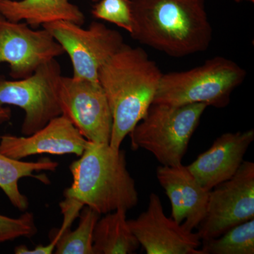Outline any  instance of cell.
<instances>
[{
  "instance_id": "6da1fadb",
  "label": "cell",
  "mask_w": 254,
  "mask_h": 254,
  "mask_svg": "<svg viewBox=\"0 0 254 254\" xmlns=\"http://www.w3.org/2000/svg\"><path fill=\"white\" fill-rule=\"evenodd\" d=\"M138 43L173 58L202 53L213 40L205 0H131Z\"/></svg>"
},
{
  "instance_id": "7a4b0ae2",
  "label": "cell",
  "mask_w": 254,
  "mask_h": 254,
  "mask_svg": "<svg viewBox=\"0 0 254 254\" xmlns=\"http://www.w3.org/2000/svg\"><path fill=\"white\" fill-rule=\"evenodd\" d=\"M161 70L141 48L124 45L98 73L113 116L110 145L120 149L125 137L153 103Z\"/></svg>"
},
{
  "instance_id": "3957f363",
  "label": "cell",
  "mask_w": 254,
  "mask_h": 254,
  "mask_svg": "<svg viewBox=\"0 0 254 254\" xmlns=\"http://www.w3.org/2000/svg\"><path fill=\"white\" fill-rule=\"evenodd\" d=\"M71 187L64 192L65 204L81 209L90 207L100 215L138 203L134 180L127 170L126 154L110 144L88 141L80 158L69 167Z\"/></svg>"
},
{
  "instance_id": "277c9868",
  "label": "cell",
  "mask_w": 254,
  "mask_h": 254,
  "mask_svg": "<svg viewBox=\"0 0 254 254\" xmlns=\"http://www.w3.org/2000/svg\"><path fill=\"white\" fill-rule=\"evenodd\" d=\"M246 76L247 71L238 64L215 57L188 71L163 73L153 103L176 106L203 103L225 108Z\"/></svg>"
},
{
  "instance_id": "5b68a950",
  "label": "cell",
  "mask_w": 254,
  "mask_h": 254,
  "mask_svg": "<svg viewBox=\"0 0 254 254\" xmlns=\"http://www.w3.org/2000/svg\"><path fill=\"white\" fill-rule=\"evenodd\" d=\"M207 108L203 103L179 106L152 103L128 134L132 149L150 152L161 165H180Z\"/></svg>"
},
{
  "instance_id": "8992f818",
  "label": "cell",
  "mask_w": 254,
  "mask_h": 254,
  "mask_svg": "<svg viewBox=\"0 0 254 254\" xmlns=\"http://www.w3.org/2000/svg\"><path fill=\"white\" fill-rule=\"evenodd\" d=\"M61 67L54 59L21 79L0 77V108L14 105L25 113L21 133L29 136L46 126L50 120L62 115L58 89Z\"/></svg>"
},
{
  "instance_id": "52a82bcc",
  "label": "cell",
  "mask_w": 254,
  "mask_h": 254,
  "mask_svg": "<svg viewBox=\"0 0 254 254\" xmlns=\"http://www.w3.org/2000/svg\"><path fill=\"white\" fill-rule=\"evenodd\" d=\"M67 53L73 66L72 77L99 82L100 68L123 48L120 32L93 21L87 29L71 21H58L43 25Z\"/></svg>"
},
{
  "instance_id": "ba28073f",
  "label": "cell",
  "mask_w": 254,
  "mask_h": 254,
  "mask_svg": "<svg viewBox=\"0 0 254 254\" xmlns=\"http://www.w3.org/2000/svg\"><path fill=\"white\" fill-rule=\"evenodd\" d=\"M254 219V163L244 161L230 180L209 191L206 212L198 225L200 240L216 238Z\"/></svg>"
},
{
  "instance_id": "9c48e42d",
  "label": "cell",
  "mask_w": 254,
  "mask_h": 254,
  "mask_svg": "<svg viewBox=\"0 0 254 254\" xmlns=\"http://www.w3.org/2000/svg\"><path fill=\"white\" fill-rule=\"evenodd\" d=\"M62 115L88 141L110 144L113 116L100 82L62 76L58 89Z\"/></svg>"
},
{
  "instance_id": "30bf717a",
  "label": "cell",
  "mask_w": 254,
  "mask_h": 254,
  "mask_svg": "<svg viewBox=\"0 0 254 254\" xmlns=\"http://www.w3.org/2000/svg\"><path fill=\"white\" fill-rule=\"evenodd\" d=\"M64 53L60 43L45 28L33 30L26 23L13 22L0 15V64L9 65L11 77H28Z\"/></svg>"
},
{
  "instance_id": "8fae6325",
  "label": "cell",
  "mask_w": 254,
  "mask_h": 254,
  "mask_svg": "<svg viewBox=\"0 0 254 254\" xmlns=\"http://www.w3.org/2000/svg\"><path fill=\"white\" fill-rule=\"evenodd\" d=\"M128 224L147 254H202L198 233L167 217L156 193H150L146 210Z\"/></svg>"
},
{
  "instance_id": "7c38bea8",
  "label": "cell",
  "mask_w": 254,
  "mask_h": 254,
  "mask_svg": "<svg viewBox=\"0 0 254 254\" xmlns=\"http://www.w3.org/2000/svg\"><path fill=\"white\" fill-rule=\"evenodd\" d=\"M0 138V152L16 160L44 153L81 156L88 143L63 115L50 120L46 126L29 136L4 135Z\"/></svg>"
},
{
  "instance_id": "4fadbf2b",
  "label": "cell",
  "mask_w": 254,
  "mask_h": 254,
  "mask_svg": "<svg viewBox=\"0 0 254 254\" xmlns=\"http://www.w3.org/2000/svg\"><path fill=\"white\" fill-rule=\"evenodd\" d=\"M254 140V129L223 133L187 168L203 188L210 190L236 174Z\"/></svg>"
},
{
  "instance_id": "5bb4252c",
  "label": "cell",
  "mask_w": 254,
  "mask_h": 254,
  "mask_svg": "<svg viewBox=\"0 0 254 254\" xmlns=\"http://www.w3.org/2000/svg\"><path fill=\"white\" fill-rule=\"evenodd\" d=\"M156 176L170 200L171 218L193 231L204 218L210 190L203 188L182 164L160 165L157 168Z\"/></svg>"
},
{
  "instance_id": "9a60e30c",
  "label": "cell",
  "mask_w": 254,
  "mask_h": 254,
  "mask_svg": "<svg viewBox=\"0 0 254 254\" xmlns=\"http://www.w3.org/2000/svg\"><path fill=\"white\" fill-rule=\"evenodd\" d=\"M0 15L13 22L38 26L58 21L84 23V14L70 0H0Z\"/></svg>"
},
{
  "instance_id": "2e32d148",
  "label": "cell",
  "mask_w": 254,
  "mask_h": 254,
  "mask_svg": "<svg viewBox=\"0 0 254 254\" xmlns=\"http://www.w3.org/2000/svg\"><path fill=\"white\" fill-rule=\"evenodd\" d=\"M127 212L118 209L98 220L93 232V254H131L138 250L141 245L128 226Z\"/></svg>"
},
{
  "instance_id": "e0dca14e",
  "label": "cell",
  "mask_w": 254,
  "mask_h": 254,
  "mask_svg": "<svg viewBox=\"0 0 254 254\" xmlns=\"http://www.w3.org/2000/svg\"><path fill=\"white\" fill-rule=\"evenodd\" d=\"M59 163L50 158H42L36 162H24L11 158L0 152V189L15 208L24 211L29 202L19 190L18 182L24 177H34L48 183L46 177L33 175L35 172L56 171Z\"/></svg>"
},
{
  "instance_id": "ac0fdd59",
  "label": "cell",
  "mask_w": 254,
  "mask_h": 254,
  "mask_svg": "<svg viewBox=\"0 0 254 254\" xmlns=\"http://www.w3.org/2000/svg\"><path fill=\"white\" fill-rule=\"evenodd\" d=\"M100 214L85 205L81 211L79 223L75 230L70 227H62L55 233L50 234L56 240L55 254H93V232Z\"/></svg>"
},
{
  "instance_id": "d6986e66",
  "label": "cell",
  "mask_w": 254,
  "mask_h": 254,
  "mask_svg": "<svg viewBox=\"0 0 254 254\" xmlns=\"http://www.w3.org/2000/svg\"><path fill=\"white\" fill-rule=\"evenodd\" d=\"M202 254H254V219L240 224L216 238L202 241Z\"/></svg>"
},
{
  "instance_id": "ffe728a7",
  "label": "cell",
  "mask_w": 254,
  "mask_h": 254,
  "mask_svg": "<svg viewBox=\"0 0 254 254\" xmlns=\"http://www.w3.org/2000/svg\"><path fill=\"white\" fill-rule=\"evenodd\" d=\"M91 14L95 18L123 28L129 34L133 31L131 0H99L93 6Z\"/></svg>"
},
{
  "instance_id": "44dd1931",
  "label": "cell",
  "mask_w": 254,
  "mask_h": 254,
  "mask_svg": "<svg viewBox=\"0 0 254 254\" xmlns=\"http://www.w3.org/2000/svg\"><path fill=\"white\" fill-rule=\"evenodd\" d=\"M38 233L34 215L26 212L14 218L0 214V245L20 237L31 238Z\"/></svg>"
},
{
  "instance_id": "7402d4cb",
  "label": "cell",
  "mask_w": 254,
  "mask_h": 254,
  "mask_svg": "<svg viewBox=\"0 0 254 254\" xmlns=\"http://www.w3.org/2000/svg\"><path fill=\"white\" fill-rule=\"evenodd\" d=\"M56 240L52 239L51 242L47 245H38L36 248L29 250L26 245H20L15 247L16 254H51L54 253Z\"/></svg>"
},
{
  "instance_id": "603a6c76",
  "label": "cell",
  "mask_w": 254,
  "mask_h": 254,
  "mask_svg": "<svg viewBox=\"0 0 254 254\" xmlns=\"http://www.w3.org/2000/svg\"><path fill=\"white\" fill-rule=\"evenodd\" d=\"M11 118V111L9 108H0V125L7 123Z\"/></svg>"
},
{
  "instance_id": "cb8c5ba5",
  "label": "cell",
  "mask_w": 254,
  "mask_h": 254,
  "mask_svg": "<svg viewBox=\"0 0 254 254\" xmlns=\"http://www.w3.org/2000/svg\"><path fill=\"white\" fill-rule=\"evenodd\" d=\"M235 2L240 3L242 2V1H250V2L254 3V0H233Z\"/></svg>"
},
{
  "instance_id": "d4e9b609",
  "label": "cell",
  "mask_w": 254,
  "mask_h": 254,
  "mask_svg": "<svg viewBox=\"0 0 254 254\" xmlns=\"http://www.w3.org/2000/svg\"><path fill=\"white\" fill-rule=\"evenodd\" d=\"M93 1H99V0H93Z\"/></svg>"
}]
</instances>
